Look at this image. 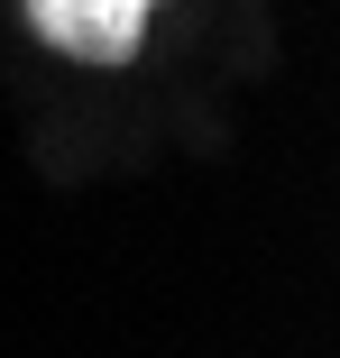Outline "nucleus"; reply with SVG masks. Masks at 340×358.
Returning a JSON list of instances; mask_svg holds the SVG:
<instances>
[{
    "mask_svg": "<svg viewBox=\"0 0 340 358\" xmlns=\"http://www.w3.org/2000/svg\"><path fill=\"white\" fill-rule=\"evenodd\" d=\"M28 28L55 46V55H74V64H120V55H139V37L157 28L166 0H19Z\"/></svg>",
    "mask_w": 340,
    "mask_h": 358,
    "instance_id": "1",
    "label": "nucleus"
}]
</instances>
